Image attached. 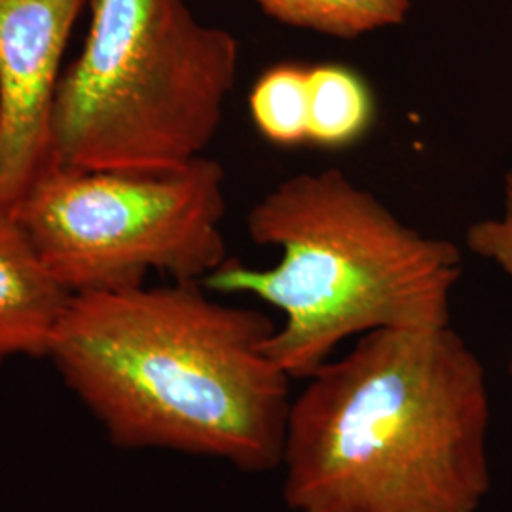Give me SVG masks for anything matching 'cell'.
I'll return each mask as SVG.
<instances>
[{
	"mask_svg": "<svg viewBox=\"0 0 512 512\" xmlns=\"http://www.w3.org/2000/svg\"><path fill=\"white\" fill-rule=\"evenodd\" d=\"M224 181L209 156L171 171L50 165L16 219L71 294L141 287L152 272L203 281L230 258Z\"/></svg>",
	"mask_w": 512,
	"mask_h": 512,
	"instance_id": "5b68a950",
	"label": "cell"
},
{
	"mask_svg": "<svg viewBox=\"0 0 512 512\" xmlns=\"http://www.w3.org/2000/svg\"><path fill=\"white\" fill-rule=\"evenodd\" d=\"M374 120V97L363 76L346 65L308 69V143L346 148L365 137Z\"/></svg>",
	"mask_w": 512,
	"mask_h": 512,
	"instance_id": "ba28073f",
	"label": "cell"
},
{
	"mask_svg": "<svg viewBox=\"0 0 512 512\" xmlns=\"http://www.w3.org/2000/svg\"><path fill=\"white\" fill-rule=\"evenodd\" d=\"M90 6L84 48L59 80L52 165L171 171L205 156L236 88V38L186 0Z\"/></svg>",
	"mask_w": 512,
	"mask_h": 512,
	"instance_id": "277c9868",
	"label": "cell"
},
{
	"mask_svg": "<svg viewBox=\"0 0 512 512\" xmlns=\"http://www.w3.org/2000/svg\"><path fill=\"white\" fill-rule=\"evenodd\" d=\"M270 18L327 37L351 38L401 25L412 0H253Z\"/></svg>",
	"mask_w": 512,
	"mask_h": 512,
	"instance_id": "9c48e42d",
	"label": "cell"
},
{
	"mask_svg": "<svg viewBox=\"0 0 512 512\" xmlns=\"http://www.w3.org/2000/svg\"><path fill=\"white\" fill-rule=\"evenodd\" d=\"M492 403L450 325L376 330L330 359L291 403V512H478L492 488Z\"/></svg>",
	"mask_w": 512,
	"mask_h": 512,
	"instance_id": "7a4b0ae2",
	"label": "cell"
},
{
	"mask_svg": "<svg viewBox=\"0 0 512 512\" xmlns=\"http://www.w3.org/2000/svg\"><path fill=\"white\" fill-rule=\"evenodd\" d=\"M247 232L279 262L256 270L228 258L203 287L283 313L266 351L291 380H308L351 336L450 325L461 251L406 226L338 167L281 181L253 205Z\"/></svg>",
	"mask_w": 512,
	"mask_h": 512,
	"instance_id": "3957f363",
	"label": "cell"
},
{
	"mask_svg": "<svg viewBox=\"0 0 512 512\" xmlns=\"http://www.w3.org/2000/svg\"><path fill=\"white\" fill-rule=\"evenodd\" d=\"M274 321L202 281L73 294L48 359L122 450L281 467L291 378L266 351Z\"/></svg>",
	"mask_w": 512,
	"mask_h": 512,
	"instance_id": "6da1fadb",
	"label": "cell"
},
{
	"mask_svg": "<svg viewBox=\"0 0 512 512\" xmlns=\"http://www.w3.org/2000/svg\"><path fill=\"white\" fill-rule=\"evenodd\" d=\"M90 0H0V215L52 165L61 61Z\"/></svg>",
	"mask_w": 512,
	"mask_h": 512,
	"instance_id": "8992f818",
	"label": "cell"
},
{
	"mask_svg": "<svg viewBox=\"0 0 512 512\" xmlns=\"http://www.w3.org/2000/svg\"><path fill=\"white\" fill-rule=\"evenodd\" d=\"M71 296L18 219L0 215V366L18 357L48 359Z\"/></svg>",
	"mask_w": 512,
	"mask_h": 512,
	"instance_id": "52a82bcc",
	"label": "cell"
},
{
	"mask_svg": "<svg viewBox=\"0 0 512 512\" xmlns=\"http://www.w3.org/2000/svg\"><path fill=\"white\" fill-rule=\"evenodd\" d=\"M308 69L294 63L270 67L249 93L251 118L272 145L308 143Z\"/></svg>",
	"mask_w": 512,
	"mask_h": 512,
	"instance_id": "30bf717a",
	"label": "cell"
},
{
	"mask_svg": "<svg viewBox=\"0 0 512 512\" xmlns=\"http://www.w3.org/2000/svg\"><path fill=\"white\" fill-rule=\"evenodd\" d=\"M469 251L494 262L512 283V171L503 183V209L497 217L476 220L465 236ZM509 370L512 376V351Z\"/></svg>",
	"mask_w": 512,
	"mask_h": 512,
	"instance_id": "8fae6325",
	"label": "cell"
}]
</instances>
